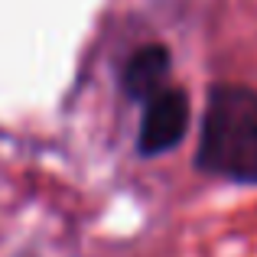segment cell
Wrapping results in <instances>:
<instances>
[{
	"instance_id": "6da1fadb",
	"label": "cell",
	"mask_w": 257,
	"mask_h": 257,
	"mask_svg": "<svg viewBox=\"0 0 257 257\" xmlns=\"http://www.w3.org/2000/svg\"><path fill=\"white\" fill-rule=\"evenodd\" d=\"M195 166L218 179L257 186V91L228 82L212 85Z\"/></svg>"
},
{
	"instance_id": "7a4b0ae2",
	"label": "cell",
	"mask_w": 257,
	"mask_h": 257,
	"mask_svg": "<svg viewBox=\"0 0 257 257\" xmlns=\"http://www.w3.org/2000/svg\"><path fill=\"white\" fill-rule=\"evenodd\" d=\"M189 127V94L182 88H163L144 104L137 150L140 157H160L173 150Z\"/></svg>"
},
{
	"instance_id": "3957f363",
	"label": "cell",
	"mask_w": 257,
	"mask_h": 257,
	"mask_svg": "<svg viewBox=\"0 0 257 257\" xmlns=\"http://www.w3.org/2000/svg\"><path fill=\"white\" fill-rule=\"evenodd\" d=\"M170 69H173V59H170L166 46H160V43L140 46L124 69V91L134 101H144L147 104L153 94H160L166 88L163 82L170 78Z\"/></svg>"
}]
</instances>
